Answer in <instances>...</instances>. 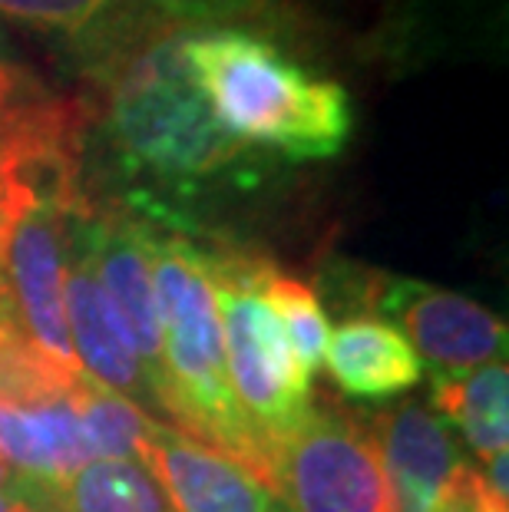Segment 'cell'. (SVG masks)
<instances>
[{
	"mask_svg": "<svg viewBox=\"0 0 509 512\" xmlns=\"http://www.w3.org/2000/svg\"><path fill=\"white\" fill-rule=\"evenodd\" d=\"M186 63L219 126L258 156L314 162L348 146V90L308 73L272 40L245 27H192Z\"/></svg>",
	"mask_w": 509,
	"mask_h": 512,
	"instance_id": "6da1fadb",
	"label": "cell"
},
{
	"mask_svg": "<svg viewBox=\"0 0 509 512\" xmlns=\"http://www.w3.org/2000/svg\"><path fill=\"white\" fill-rule=\"evenodd\" d=\"M189 30L176 24L129 50L110 70L103 110V133L123 169L169 192L202 189L258 156L225 133L192 80Z\"/></svg>",
	"mask_w": 509,
	"mask_h": 512,
	"instance_id": "7a4b0ae2",
	"label": "cell"
},
{
	"mask_svg": "<svg viewBox=\"0 0 509 512\" xmlns=\"http://www.w3.org/2000/svg\"><path fill=\"white\" fill-rule=\"evenodd\" d=\"M149 219V215H146ZM162 321V413L172 427L262 470V450L225 377V344L205 245L149 219Z\"/></svg>",
	"mask_w": 509,
	"mask_h": 512,
	"instance_id": "3957f363",
	"label": "cell"
},
{
	"mask_svg": "<svg viewBox=\"0 0 509 512\" xmlns=\"http://www.w3.org/2000/svg\"><path fill=\"white\" fill-rule=\"evenodd\" d=\"M205 258L222 324L225 377L245 427L262 450V470H268L275 446L308 420L314 407L311 377L265 298V275L272 265L229 245H205Z\"/></svg>",
	"mask_w": 509,
	"mask_h": 512,
	"instance_id": "277c9868",
	"label": "cell"
},
{
	"mask_svg": "<svg viewBox=\"0 0 509 512\" xmlns=\"http://www.w3.org/2000/svg\"><path fill=\"white\" fill-rule=\"evenodd\" d=\"M348 281V298L361 304L364 314L397 324L420 361L433 374H463V370L506 361V324L473 298L457 291L427 285L417 278L384 275V271L354 268Z\"/></svg>",
	"mask_w": 509,
	"mask_h": 512,
	"instance_id": "5b68a950",
	"label": "cell"
},
{
	"mask_svg": "<svg viewBox=\"0 0 509 512\" xmlns=\"http://www.w3.org/2000/svg\"><path fill=\"white\" fill-rule=\"evenodd\" d=\"M83 199L77 182L47 185L10 225L0 271L14 304V318L40 357L63 374L83 377L73 357L67 311H63V268H67L70 212Z\"/></svg>",
	"mask_w": 509,
	"mask_h": 512,
	"instance_id": "8992f818",
	"label": "cell"
},
{
	"mask_svg": "<svg viewBox=\"0 0 509 512\" xmlns=\"http://www.w3.org/2000/svg\"><path fill=\"white\" fill-rule=\"evenodd\" d=\"M83 245L90 252L93 271L119 321L133 341L139 361L156 387L162 407V321L153 275V248H149V219L129 215L126 209H96L83 199L77 212ZM166 420V413H162Z\"/></svg>",
	"mask_w": 509,
	"mask_h": 512,
	"instance_id": "52a82bcc",
	"label": "cell"
},
{
	"mask_svg": "<svg viewBox=\"0 0 509 512\" xmlns=\"http://www.w3.org/2000/svg\"><path fill=\"white\" fill-rule=\"evenodd\" d=\"M391 512H447L470 456L430 403L404 400L364 420Z\"/></svg>",
	"mask_w": 509,
	"mask_h": 512,
	"instance_id": "ba28073f",
	"label": "cell"
},
{
	"mask_svg": "<svg viewBox=\"0 0 509 512\" xmlns=\"http://www.w3.org/2000/svg\"><path fill=\"white\" fill-rule=\"evenodd\" d=\"M80 205L83 199L73 205V212H70L67 268H63V311H67L73 357H77L86 380L133 400L149 417L156 413V420H162V407H159L153 380H149L143 361H139L136 347L129 341L116 308L110 304V298H106V291L100 288V281H96L90 252H86L80 225H77Z\"/></svg>",
	"mask_w": 509,
	"mask_h": 512,
	"instance_id": "9c48e42d",
	"label": "cell"
},
{
	"mask_svg": "<svg viewBox=\"0 0 509 512\" xmlns=\"http://www.w3.org/2000/svg\"><path fill=\"white\" fill-rule=\"evenodd\" d=\"M143 463L176 512H268L278 499L255 466L162 420L149 433Z\"/></svg>",
	"mask_w": 509,
	"mask_h": 512,
	"instance_id": "30bf717a",
	"label": "cell"
},
{
	"mask_svg": "<svg viewBox=\"0 0 509 512\" xmlns=\"http://www.w3.org/2000/svg\"><path fill=\"white\" fill-rule=\"evenodd\" d=\"M0 17L103 70L153 37L162 20L156 0H0Z\"/></svg>",
	"mask_w": 509,
	"mask_h": 512,
	"instance_id": "8fae6325",
	"label": "cell"
},
{
	"mask_svg": "<svg viewBox=\"0 0 509 512\" xmlns=\"http://www.w3.org/2000/svg\"><path fill=\"white\" fill-rule=\"evenodd\" d=\"M77 390L70 397L30 403V407L0 403V466L34 483L60 486L80 466L93 463L96 453L83 427Z\"/></svg>",
	"mask_w": 509,
	"mask_h": 512,
	"instance_id": "7c38bea8",
	"label": "cell"
},
{
	"mask_svg": "<svg viewBox=\"0 0 509 512\" xmlns=\"http://www.w3.org/2000/svg\"><path fill=\"white\" fill-rule=\"evenodd\" d=\"M324 364L334 384L357 400L397 397L424 377V364L407 337L371 314H351L328 334Z\"/></svg>",
	"mask_w": 509,
	"mask_h": 512,
	"instance_id": "4fadbf2b",
	"label": "cell"
},
{
	"mask_svg": "<svg viewBox=\"0 0 509 512\" xmlns=\"http://www.w3.org/2000/svg\"><path fill=\"white\" fill-rule=\"evenodd\" d=\"M433 410L460 430L480 463L506 456L509 446V370L493 361L463 374H433Z\"/></svg>",
	"mask_w": 509,
	"mask_h": 512,
	"instance_id": "5bb4252c",
	"label": "cell"
},
{
	"mask_svg": "<svg viewBox=\"0 0 509 512\" xmlns=\"http://www.w3.org/2000/svg\"><path fill=\"white\" fill-rule=\"evenodd\" d=\"M57 512H176L143 460H93L53 486Z\"/></svg>",
	"mask_w": 509,
	"mask_h": 512,
	"instance_id": "9a60e30c",
	"label": "cell"
},
{
	"mask_svg": "<svg viewBox=\"0 0 509 512\" xmlns=\"http://www.w3.org/2000/svg\"><path fill=\"white\" fill-rule=\"evenodd\" d=\"M77 407L83 427L90 433L96 460H143L156 417H149L133 400L119 397L93 380L80 384Z\"/></svg>",
	"mask_w": 509,
	"mask_h": 512,
	"instance_id": "2e32d148",
	"label": "cell"
},
{
	"mask_svg": "<svg viewBox=\"0 0 509 512\" xmlns=\"http://www.w3.org/2000/svg\"><path fill=\"white\" fill-rule=\"evenodd\" d=\"M265 298L272 304L298 364L305 367L308 377H314L324 367V351H328V334H331L321 298L305 281L281 275L275 268L265 275Z\"/></svg>",
	"mask_w": 509,
	"mask_h": 512,
	"instance_id": "e0dca14e",
	"label": "cell"
},
{
	"mask_svg": "<svg viewBox=\"0 0 509 512\" xmlns=\"http://www.w3.org/2000/svg\"><path fill=\"white\" fill-rule=\"evenodd\" d=\"M0 512H57L53 486L7 473V479L0 483Z\"/></svg>",
	"mask_w": 509,
	"mask_h": 512,
	"instance_id": "ac0fdd59",
	"label": "cell"
},
{
	"mask_svg": "<svg viewBox=\"0 0 509 512\" xmlns=\"http://www.w3.org/2000/svg\"><path fill=\"white\" fill-rule=\"evenodd\" d=\"M262 4V0H156L159 14L176 24L192 20H219L225 14H242V10Z\"/></svg>",
	"mask_w": 509,
	"mask_h": 512,
	"instance_id": "d6986e66",
	"label": "cell"
},
{
	"mask_svg": "<svg viewBox=\"0 0 509 512\" xmlns=\"http://www.w3.org/2000/svg\"><path fill=\"white\" fill-rule=\"evenodd\" d=\"M268 512H291L285 503H281V499H275V503H272V509H268Z\"/></svg>",
	"mask_w": 509,
	"mask_h": 512,
	"instance_id": "ffe728a7",
	"label": "cell"
}]
</instances>
